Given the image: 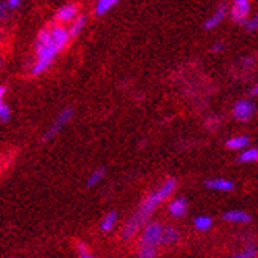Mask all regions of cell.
<instances>
[{
    "label": "cell",
    "mask_w": 258,
    "mask_h": 258,
    "mask_svg": "<svg viewBox=\"0 0 258 258\" xmlns=\"http://www.w3.org/2000/svg\"><path fill=\"white\" fill-rule=\"evenodd\" d=\"M255 114V103L250 100H239L233 106V117L239 122H247Z\"/></svg>",
    "instance_id": "6"
},
{
    "label": "cell",
    "mask_w": 258,
    "mask_h": 258,
    "mask_svg": "<svg viewBox=\"0 0 258 258\" xmlns=\"http://www.w3.org/2000/svg\"><path fill=\"white\" fill-rule=\"evenodd\" d=\"M238 160L241 163H253V162H258V149L256 148H244L242 152L239 154Z\"/></svg>",
    "instance_id": "17"
},
{
    "label": "cell",
    "mask_w": 258,
    "mask_h": 258,
    "mask_svg": "<svg viewBox=\"0 0 258 258\" xmlns=\"http://www.w3.org/2000/svg\"><path fill=\"white\" fill-rule=\"evenodd\" d=\"M78 15H80V7L75 2L63 4L57 11H55V21L59 24H67V22H72Z\"/></svg>",
    "instance_id": "7"
},
{
    "label": "cell",
    "mask_w": 258,
    "mask_h": 258,
    "mask_svg": "<svg viewBox=\"0 0 258 258\" xmlns=\"http://www.w3.org/2000/svg\"><path fill=\"white\" fill-rule=\"evenodd\" d=\"M252 95H258V86H255V87L252 89Z\"/></svg>",
    "instance_id": "28"
},
{
    "label": "cell",
    "mask_w": 258,
    "mask_h": 258,
    "mask_svg": "<svg viewBox=\"0 0 258 258\" xmlns=\"http://www.w3.org/2000/svg\"><path fill=\"white\" fill-rule=\"evenodd\" d=\"M194 227L198 231H208L212 228V217L209 216H198L194 219Z\"/></svg>",
    "instance_id": "20"
},
{
    "label": "cell",
    "mask_w": 258,
    "mask_h": 258,
    "mask_svg": "<svg viewBox=\"0 0 258 258\" xmlns=\"http://www.w3.org/2000/svg\"><path fill=\"white\" fill-rule=\"evenodd\" d=\"M236 258H256L258 256V247H255V245H247L245 249H242L241 252H238L236 255H233Z\"/></svg>",
    "instance_id": "23"
},
{
    "label": "cell",
    "mask_w": 258,
    "mask_h": 258,
    "mask_svg": "<svg viewBox=\"0 0 258 258\" xmlns=\"http://www.w3.org/2000/svg\"><path fill=\"white\" fill-rule=\"evenodd\" d=\"M181 239V233H179L174 227H163L162 234V244L163 245H174Z\"/></svg>",
    "instance_id": "14"
},
{
    "label": "cell",
    "mask_w": 258,
    "mask_h": 258,
    "mask_svg": "<svg viewBox=\"0 0 258 258\" xmlns=\"http://www.w3.org/2000/svg\"><path fill=\"white\" fill-rule=\"evenodd\" d=\"M75 252H76V255L80 256V258H92L94 256L91 247H89V245L84 241H78L75 244Z\"/></svg>",
    "instance_id": "21"
},
{
    "label": "cell",
    "mask_w": 258,
    "mask_h": 258,
    "mask_svg": "<svg viewBox=\"0 0 258 258\" xmlns=\"http://www.w3.org/2000/svg\"><path fill=\"white\" fill-rule=\"evenodd\" d=\"M0 67H2V59H0Z\"/></svg>",
    "instance_id": "29"
},
{
    "label": "cell",
    "mask_w": 258,
    "mask_h": 258,
    "mask_svg": "<svg viewBox=\"0 0 258 258\" xmlns=\"http://www.w3.org/2000/svg\"><path fill=\"white\" fill-rule=\"evenodd\" d=\"M163 225L159 222H148L141 228L140 245H151V247H159L162 244Z\"/></svg>",
    "instance_id": "3"
},
{
    "label": "cell",
    "mask_w": 258,
    "mask_h": 258,
    "mask_svg": "<svg viewBox=\"0 0 258 258\" xmlns=\"http://www.w3.org/2000/svg\"><path fill=\"white\" fill-rule=\"evenodd\" d=\"M227 11H228V8H227V5L225 4H222L214 13H212L206 21H205V29L206 30H211V29H216L220 22L223 21V18H225V15H227Z\"/></svg>",
    "instance_id": "10"
},
{
    "label": "cell",
    "mask_w": 258,
    "mask_h": 258,
    "mask_svg": "<svg viewBox=\"0 0 258 258\" xmlns=\"http://www.w3.org/2000/svg\"><path fill=\"white\" fill-rule=\"evenodd\" d=\"M242 26L247 29L249 32H255V30H258V15H255V16H250V18H247L244 22H242Z\"/></svg>",
    "instance_id": "24"
},
{
    "label": "cell",
    "mask_w": 258,
    "mask_h": 258,
    "mask_svg": "<svg viewBox=\"0 0 258 258\" xmlns=\"http://www.w3.org/2000/svg\"><path fill=\"white\" fill-rule=\"evenodd\" d=\"M137 256L140 258H155L157 256V247H151V245H140L137 250Z\"/></svg>",
    "instance_id": "22"
},
{
    "label": "cell",
    "mask_w": 258,
    "mask_h": 258,
    "mask_svg": "<svg viewBox=\"0 0 258 258\" xmlns=\"http://www.w3.org/2000/svg\"><path fill=\"white\" fill-rule=\"evenodd\" d=\"M86 24H87V18H86V15H81V13H80V15H78V16L70 22V26H69L70 37L75 38V37L80 35V33L84 30Z\"/></svg>",
    "instance_id": "13"
},
{
    "label": "cell",
    "mask_w": 258,
    "mask_h": 258,
    "mask_svg": "<svg viewBox=\"0 0 258 258\" xmlns=\"http://www.w3.org/2000/svg\"><path fill=\"white\" fill-rule=\"evenodd\" d=\"M176 187H177L176 179L168 177L166 181L162 184L160 188L154 190L152 194H149L148 197H146L141 201V205L138 206V209L135 211L132 214V217L125 222L124 228H122V239H125V241L132 239L135 234H137L146 225V223H148V220L151 219L152 212L157 209V206L170 197L176 190Z\"/></svg>",
    "instance_id": "2"
},
{
    "label": "cell",
    "mask_w": 258,
    "mask_h": 258,
    "mask_svg": "<svg viewBox=\"0 0 258 258\" xmlns=\"http://www.w3.org/2000/svg\"><path fill=\"white\" fill-rule=\"evenodd\" d=\"M5 95H7V87L0 86V120L2 122H8L11 117V109L5 103Z\"/></svg>",
    "instance_id": "16"
},
{
    "label": "cell",
    "mask_w": 258,
    "mask_h": 258,
    "mask_svg": "<svg viewBox=\"0 0 258 258\" xmlns=\"http://www.w3.org/2000/svg\"><path fill=\"white\" fill-rule=\"evenodd\" d=\"M105 170L103 168H97V170H94L91 174H89V177H87V182H86V185L89 187V188H92V187H95L97 184H100L105 179Z\"/></svg>",
    "instance_id": "19"
},
{
    "label": "cell",
    "mask_w": 258,
    "mask_h": 258,
    "mask_svg": "<svg viewBox=\"0 0 258 258\" xmlns=\"http://www.w3.org/2000/svg\"><path fill=\"white\" fill-rule=\"evenodd\" d=\"M249 143H250L249 137H245V135H238V137L228 138L225 146L230 151H242L244 148H247Z\"/></svg>",
    "instance_id": "12"
},
{
    "label": "cell",
    "mask_w": 258,
    "mask_h": 258,
    "mask_svg": "<svg viewBox=\"0 0 258 258\" xmlns=\"http://www.w3.org/2000/svg\"><path fill=\"white\" fill-rule=\"evenodd\" d=\"M7 2H8V5L11 7V10H15V8H18V7H19L21 0H7Z\"/></svg>",
    "instance_id": "27"
},
{
    "label": "cell",
    "mask_w": 258,
    "mask_h": 258,
    "mask_svg": "<svg viewBox=\"0 0 258 258\" xmlns=\"http://www.w3.org/2000/svg\"><path fill=\"white\" fill-rule=\"evenodd\" d=\"M222 49H225V43H223V41H217V43H214V44H212V48H211V51H212V52H220Z\"/></svg>",
    "instance_id": "26"
},
{
    "label": "cell",
    "mask_w": 258,
    "mask_h": 258,
    "mask_svg": "<svg viewBox=\"0 0 258 258\" xmlns=\"http://www.w3.org/2000/svg\"><path fill=\"white\" fill-rule=\"evenodd\" d=\"M205 187L211 190H217V192H231L234 188V182L230 179H223V177H216V179H209L205 182Z\"/></svg>",
    "instance_id": "9"
},
{
    "label": "cell",
    "mask_w": 258,
    "mask_h": 258,
    "mask_svg": "<svg viewBox=\"0 0 258 258\" xmlns=\"http://www.w3.org/2000/svg\"><path fill=\"white\" fill-rule=\"evenodd\" d=\"M117 216H119L117 211H109L108 214H105V217L102 219V222H100V230H102L103 233H109L116 227Z\"/></svg>",
    "instance_id": "15"
},
{
    "label": "cell",
    "mask_w": 258,
    "mask_h": 258,
    "mask_svg": "<svg viewBox=\"0 0 258 258\" xmlns=\"http://www.w3.org/2000/svg\"><path fill=\"white\" fill-rule=\"evenodd\" d=\"M187 211H188V203L184 197H177L171 200L170 206H168V212H170L173 217H182L187 214Z\"/></svg>",
    "instance_id": "8"
},
{
    "label": "cell",
    "mask_w": 258,
    "mask_h": 258,
    "mask_svg": "<svg viewBox=\"0 0 258 258\" xmlns=\"http://www.w3.org/2000/svg\"><path fill=\"white\" fill-rule=\"evenodd\" d=\"M223 219H225L227 222H231V223H249L250 214L245 211H241V209H231V211H227L225 214H223Z\"/></svg>",
    "instance_id": "11"
},
{
    "label": "cell",
    "mask_w": 258,
    "mask_h": 258,
    "mask_svg": "<svg viewBox=\"0 0 258 258\" xmlns=\"http://www.w3.org/2000/svg\"><path fill=\"white\" fill-rule=\"evenodd\" d=\"M10 11H11V7L8 5V2H0V21H5L8 16H10Z\"/></svg>",
    "instance_id": "25"
},
{
    "label": "cell",
    "mask_w": 258,
    "mask_h": 258,
    "mask_svg": "<svg viewBox=\"0 0 258 258\" xmlns=\"http://www.w3.org/2000/svg\"><path fill=\"white\" fill-rule=\"evenodd\" d=\"M117 2H119V0H97V2H95V8H94L95 15L97 16H102V15L108 13L111 8L117 5Z\"/></svg>",
    "instance_id": "18"
},
{
    "label": "cell",
    "mask_w": 258,
    "mask_h": 258,
    "mask_svg": "<svg viewBox=\"0 0 258 258\" xmlns=\"http://www.w3.org/2000/svg\"><path fill=\"white\" fill-rule=\"evenodd\" d=\"M250 15V0H233V4L230 7V18L242 24V22L249 18Z\"/></svg>",
    "instance_id": "5"
},
{
    "label": "cell",
    "mask_w": 258,
    "mask_h": 258,
    "mask_svg": "<svg viewBox=\"0 0 258 258\" xmlns=\"http://www.w3.org/2000/svg\"><path fill=\"white\" fill-rule=\"evenodd\" d=\"M70 40L72 37L69 27H65L63 24L57 22V24L43 27L35 40V54H33L30 73L33 76H38L48 72Z\"/></svg>",
    "instance_id": "1"
},
{
    "label": "cell",
    "mask_w": 258,
    "mask_h": 258,
    "mask_svg": "<svg viewBox=\"0 0 258 258\" xmlns=\"http://www.w3.org/2000/svg\"><path fill=\"white\" fill-rule=\"evenodd\" d=\"M72 116H73V109H72V108H65L63 111H60L59 116L54 119L52 125L48 128V132H46V133H44L43 141H51V140H54L55 137H57L59 132H60V130H62L67 124H69V122H70Z\"/></svg>",
    "instance_id": "4"
}]
</instances>
